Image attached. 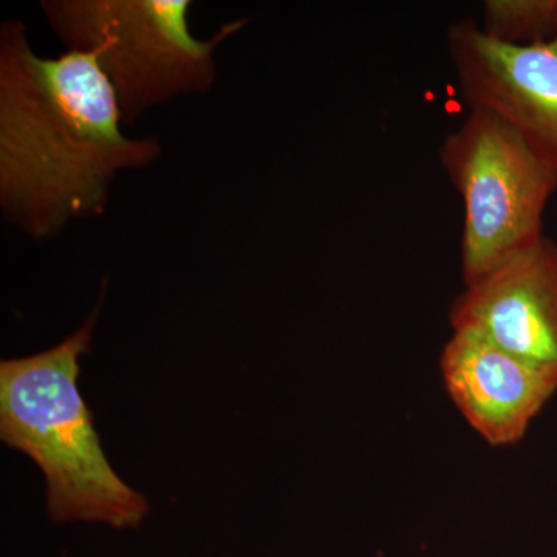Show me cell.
Returning a JSON list of instances; mask_svg holds the SVG:
<instances>
[{
  "label": "cell",
  "instance_id": "obj_1",
  "mask_svg": "<svg viewBox=\"0 0 557 557\" xmlns=\"http://www.w3.org/2000/svg\"><path fill=\"white\" fill-rule=\"evenodd\" d=\"M108 78L89 54L40 57L21 20L0 25V209L36 240L100 218L113 182L161 156L132 138Z\"/></svg>",
  "mask_w": 557,
  "mask_h": 557
},
{
  "label": "cell",
  "instance_id": "obj_2",
  "mask_svg": "<svg viewBox=\"0 0 557 557\" xmlns=\"http://www.w3.org/2000/svg\"><path fill=\"white\" fill-rule=\"evenodd\" d=\"M98 309L57 347L0 362V438L27 454L47 480V509L58 522L137 527L148 498L110 467L78 388Z\"/></svg>",
  "mask_w": 557,
  "mask_h": 557
},
{
  "label": "cell",
  "instance_id": "obj_3",
  "mask_svg": "<svg viewBox=\"0 0 557 557\" xmlns=\"http://www.w3.org/2000/svg\"><path fill=\"white\" fill-rule=\"evenodd\" d=\"M190 0H44L51 32L73 53L89 54L115 94L124 124L218 81L215 51L248 20L199 39L189 27Z\"/></svg>",
  "mask_w": 557,
  "mask_h": 557
},
{
  "label": "cell",
  "instance_id": "obj_4",
  "mask_svg": "<svg viewBox=\"0 0 557 557\" xmlns=\"http://www.w3.org/2000/svg\"><path fill=\"white\" fill-rule=\"evenodd\" d=\"M440 161L463 203L465 285L545 236L544 214L557 175L504 121L471 109L443 139Z\"/></svg>",
  "mask_w": 557,
  "mask_h": 557
},
{
  "label": "cell",
  "instance_id": "obj_5",
  "mask_svg": "<svg viewBox=\"0 0 557 557\" xmlns=\"http://www.w3.org/2000/svg\"><path fill=\"white\" fill-rule=\"evenodd\" d=\"M448 54L469 109L508 124L557 175V32L516 44L465 20L448 32Z\"/></svg>",
  "mask_w": 557,
  "mask_h": 557
},
{
  "label": "cell",
  "instance_id": "obj_6",
  "mask_svg": "<svg viewBox=\"0 0 557 557\" xmlns=\"http://www.w3.org/2000/svg\"><path fill=\"white\" fill-rule=\"evenodd\" d=\"M453 330H472L557 381V244L544 236L465 285L449 313Z\"/></svg>",
  "mask_w": 557,
  "mask_h": 557
},
{
  "label": "cell",
  "instance_id": "obj_7",
  "mask_svg": "<svg viewBox=\"0 0 557 557\" xmlns=\"http://www.w3.org/2000/svg\"><path fill=\"white\" fill-rule=\"evenodd\" d=\"M465 420L491 446L516 445L557 392V381L472 330H454L440 358Z\"/></svg>",
  "mask_w": 557,
  "mask_h": 557
},
{
  "label": "cell",
  "instance_id": "obj_8",
  "mask_svg": "<svg viewBox=\"0 0 557 557\" xmlns=\"http://www.w3.org/2000/svg\"><path fill=\"white\" fill-rule=\"evenodd\" d=\"M483 11V28L508 42H534L557 32V0H487Z\"/></svg>",
  "mask_w": 557,
  "mask_h": 557
}]
</instances>
